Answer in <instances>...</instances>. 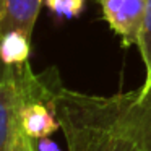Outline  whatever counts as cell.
<instances>
[{
  "instance_id": "6da1fadb",
  "label": "cell",
  "mask_w": 151,
  "mask_h": 151,
  "mask_svg": "<svg viewBox=\"0 0 151 151\" xmlns=\"http://www.w3.org/2000/svg\"><path fill=\"white\" fill-rule=\"evenodd\" d=\"M52 104L68 151H145L130 115V91L102 98L59 83Z\"/></svg>"
},
{
  "instance_id": "7a4b0ae2",
  "label": "cell",
  "mask_w": 151,
  "mask_h": 151,
  "mask_svg": "<svg viewBox=\"0 0 151 151\" xmlns=\"http://www.w3.org/2000/svg\"><path fill=\"white\" fill-rule=\"evenodd\" d=\"M102 15L124 46H137L148 8V0H99Z\"/></svg>"
},
{
  "instance_id": "3957f363",
  "label": "cell",
  "mask_w": 151,
  "mask_h": 151,
  "mask_svg": "<svg viewBox=\"0 0 151 151\" xmlns=\"http://www.w3.org/2000/svg\"><path fill=\"white\" fill-rule=\"evenodd\" d=\"M21 96L12 67H5L0 75V151L15 141L20 132Z\"/></svg>"
},
{
  "instance_id": "277c9868",
  "label": "cell",
  "mask_w": 151,
  "mask_h": 151,
  "mask_svg": "<svg viewBox=\"0 0 151 151\" xmlns=\"http://www.w3.org/2000/svg\"><path fill=\"white\" fill-rule=\"evenodd\" d=\"M44 0H0V34L18 31L31 37Z\"/></svg>"
},
{
  "instance_id": "5b68a950",
  "label": "cell",
  "mask_w": 151,
  "mask_h": 151,
  "mask_svg": "<svg viewBox=\"0 0 151 151\" xmlns=\"http://www.w3.org/2000/svg\"><path fill=\"white\" fill-rule=\"evenodd\" d=\"M130 115L145 151H151V85L130 91Z\"/></svg>"
},
{
  "instance_id": "8992f818",
  "label": "cell",
  "mask_w": 151,
  "mask_h": 151,
  "mask_svg": "<svg viewBox=\"0 0 151 151\" xmlns=\"http://www.w3.org/2000/svg\"><path fill=\"white\" fill-rule=\"evenodd\" d=\"M31 52V37L26 34L10 31L0 34V62L5 67H17L28 62Z\"/></svg>"
},
{
  "instance_id": "52a82bcc",
  "label": "cell",
  "mask_w": 151,
  "mask_h": 151,
  "mask_svg": "<svg viewBox=\"0 0 151 151\" xmlns=\"http://www.w3.org/2000/svg\"><path fill=\"white\" fill-rule=\"evenodd\" d=\"M140 49L141 59H143L145 68H146V81L145 85H151V0H148V8L145 15V21L141 26L140 36L137 42Z\"/></svg>"
},
{
  "instance_id": "ba28073f",
  "label": "cell",
  "mask_w": 151,
  "mask_h": 151,
  "mask_svg": "<svg viewBox=\"0 0 151 151\" xmlns=\"http://www.w3.org/2000/svg\"><path fill=\"white\" fill-rule=\"evenodd\" d=\"M52 13L62 18H76L85 8V0H44Z\"/></svg>"
},
{
  "instance_id": "9c48e42d",
  "label": "cell",
  "mask_w": 151,
  "mask_h": 151,
  "mask_svg": "<svg viewBox=\"0 0 151 151\" xmlns=\"http://www.w3.org/2000/svg\"><path fill=\"white\" fill-rule=\"evenodd\" d=\"M34 141V148L36 151H62L59 148V145L54 140H50L49 137L46 138H39V140H33Z\"/></svg>"
},
{
  "instance_id": "30bf717a",
  "label": "cell",
  "mask_w": 151,
  "mask_h": 151,
  "mask_svg": "<svg viewBox=\"0 0 151 151\" xmlns=\"http://www.w3.org/2000/svg\"><path fill=\"white\" fill-rule=\"evenodd\" d=\"M18 151H36L34 141L31 140V138H28L26 135L21 132V128H20V133H18Z\"/></svg>"
},
{
  "instance_id": "8fae6325",
  "label": "cell",
  "mask_w": 151,
  "mask_h": 151,
  "mask_svg": "<svg viewBox=\"0 0 151 151\" xmlns=\"http://www.w3.org/2000/svg\"><path fill=\"white\" fill-rule=\"evenodd\" d=\"M18 133H20V132H18ZM7 151H18V135H17V138H15L13 143L7 148Z\"/></svg>"
}]
</instances>
